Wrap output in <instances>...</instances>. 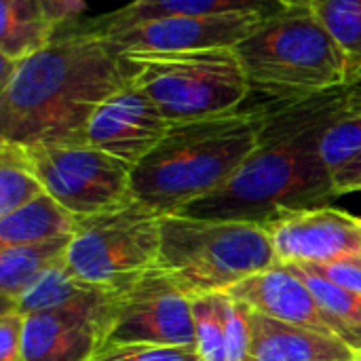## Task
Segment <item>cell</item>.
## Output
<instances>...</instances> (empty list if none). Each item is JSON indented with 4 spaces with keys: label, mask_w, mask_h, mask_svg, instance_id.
I'll list each match as a JSON object with an SVG mask.
<instances>
[{
    "label": "cell",
    "mask_w": 361,
    "mask_h": 361,
    "mask_svg": "<svg viewBox=\"0 0 361 361\" xmlns=\"http://www.w3.org/2000/svg\"><path fill=\"white\" fill-rule=\"evenodd\" d=\"M357 87L271 102L258 144L239 171L214 195L188 205L182 216L269 226L275 220L330 205L332 171L322 157L326 129L353 104Z\"/></svg>",
    "instance_id": "obj_1"
},
{
    "label": "cell",
    "mask_w": 361,
    "mask_h": 361,
    "mask_svg": "<svg viewBox=\"0 0 361 361\" xmlns=\"http://www.w3.org/2000/svg\"><path fill=\"white\" fill-rule=\"evenodd\" d=\"M135 78V66L76 23L15 63L0 82V142L25 148L82 144L95 108Z\"/></svg>",
    "instance_id": "obj_2"
},
{
    "label": "cell",
    "mask_w": 361,
    "mask_h": 361,
    "mask_svg": "<svg viewBox=\"0 0 361 361\" xmlns=\"http://www.w3.org/2000/svg\"><path fill=\"white\" fill-rule=\"evenodd\" d=\"M271 102L224 116L173 125L131 171V195L161 216L220 190L258 144Z\"/></svg>",
    "instance_id": "obj_3"
},
{
    "label": "cell",
    "mask_w": 361,
    "mask_h": 361,
    "mask_svg": "<svg viewBox=\"0 0 361 361\" xmlns=\"http://www.w3.org/2000/svg\"><path fill=\"white\" fill-rule=\"evenodd\" d=\"M252 91L271 102L347 87L345 57L311 6L264 17L237 47Z\"/></svg>",
    "instance_id": "obj_4"
},
{
    "label": "cell",
    "mask_w": 361,
    "mask_h": 361,
    "mask_svg": "<svg viewBox=\"0 0 361 361\" xmlns=\"http://www.w3.org/2000/svg\"><path fill=\"white\" fill-rule=\"evenodd\" d=\"M275 262L273 239L262 224L167 214L161 218V247L152 271L184 296L197 298L226 294Z\"/></svg>",
    "instance_id": "obj_5"
},
{
    "label": "cell",
    "mask_w": 361,
    "mask_h": 361,
    "mask_svg": "<svg viewBox=\"0 0 361 361\" xmlns=\"http://www.w3.org/2000/svg\"><path fill=\"white\" fill-rule=\"evenodd\" d=\"M123 55L135 66L133 82L171 125L239 112L252 93L235 47Z\"/></svg>",
    "instance_id": "obj_6"
},
{
    "label": "cell",
    "mask_w": 361,
    "mask_h": 361,
    "mask_svg": "<svg viewBox=\"0 0 361 361\" xmlns=\"http://www.w3.org/2000/svg\"><path fill=\"white\" fill-rule=\"evenodd\" d=\"M161 218L135 199L80 218L68 245V269L95 288H129L150 273L159 258Z\"/></svg>",
    "instance_id": "obj_7"
},
{
    "label": "cell",
    "mask_w": 361,
    "mask_h": 361,
    "mask_svg": "<svg viewBox=\"0 0 361 361\" xmlns=\"http://www.w3.org/2000/svg\"><path fill=\"white\" fill-rule=\"evenodd\" d=\"M25 150L44 192L76 218L95 216L133 199V167L104 150L89 144H53Z\"/></svg>",
    "instance_id": "obj_8"
},
{
    "label": "cell",
    "mask_w": 361,
    "mask_h": 361,
    "mask_svg": "<svg viewBox=\"0 0 361 361\" xmlns=\"http://www.w3.org/2000/svg\"><path fill=\"white\" fill-rule=\"evenodd\" d=\"M195 347L190 298L154 271L112 294L104 345Z\"/></svg>",
    "instance_id": "obj_9"
},
{
    "label": "cell",
    "mask_w": 361,
    "mask_h": 361,
    "mask_svg": "<svg viewBox=\"0 0 361 361\" xmlns=\"http://www.w3.org/2000/svg\"><path fill=\"white\" fill-rule=\"evenodd\" d=\"M114 290L93 288L59 309L25 317L21 361H91L104 345Z\"/></svg>",
    "instance_id": "obj_10"
},
{
    "label": "cell",
    "mask_w": 361,
    "mask_h": 361,
    "mask_svg": "<svg viewBox=\"0 0 361 361\" xmlns=\"http://www.w3.org/2000/svg\"><path fill=\"white\" fill-rule=\"evenodd\" d=\"M173 125L135 82L114 91L91 114L82 144L104 150L131 167L140 165Z\"/></svg>",
    "instance_id": "obj_11"
},
{
    "label": "cell",
    "mask_w": 361,
    "mask_h": 361,
    "mask_svg": "<svg viewBox=\"0 0 361 361\" xmlns=\"http://www.w3.org/2000/svg\"><path fill=\"white\" fill-rule=\"evenodd\" d=\"M283 264H328L361 256V218L332 205L288 214L267 226Z\"/></svg>",
    "instance_id": "obj_12"
},
{
    "label": "cell",
    "mask_w": 361,
    "mask_h": 361,
    "mask_svg": "<svg viewBox=\"0 0 361 361\" xmlns=\"http://www.w3.org/2000/svg\"><path fill=\"white\" fill-rule=\"evenodd\" d=\"M264 17L262 13H224L201 17H161L99 36L118 53L195 51L237 47Z\"/></svg>",
    "instance_id": "obj_13"
},
{
    "label": "cell",
    "mask_w": 361,
    "mask_h": 361,
    "mask_svg": "<svg viewBox=\"0 0 361 361\" xmlns=\"http://www.w3.org/2000/svg\"><path fill=\"white\" fill-rule=\"evenodd\" d=\"M226 294L254 313L338 338L311 288L292 264L275 262L273 267L239 281Z\"/></svg>",
    "instance_id": "obj_14"
},
{
    "label": "cell",
    "mask_w": 361,
    "mask_h": 361,
    "mask_svg": "<svg viewBox=\"0 0 361 361\" xmlns=\"http://www.w3.org/2000/svg\"><path fill=\"white\" fill-rule=\"evenodd\" d=\"M343 341L250 311V349L245 361H357Z\"/></svg>",
    "instance_id": "obj_15"
},
{
    "label": "cell",
    "mask_w": 361,
    "mask_h": 361,
    "mask_svg": "<svg viewBox=\"0 0 361 361\" xmlns=\"http://www.w3.org/2000/svg\"><path fill=\"white\" fill-rule=\"evenodd\" d=\"M286 6L277 0H131L129 4L89 19L76 21V25L95 36H108L127 30L135 23H144L161 17H201L224 13H262L275 15Z\"/></svg>",
    "instance_id": "obj_16"
},
{
    "label": "cell",
    "mask_w": 361,
    "mask_h": 361,
    "mask_svg": "<svg viewBox=\"0 0 361 361\" xmlns=\"http://www.w3.org/2000/svg\"><path fill=\"white\" fill-rule=\"evenodd\" d=\"M78 220L51 195H40L27 205L0 218V245H32L72 237Z\"/></svg>",
    "instance_id": "obj_17"
},
{
    "label": "cell",
    "mask_w": 361,
    "mask_h": 361,
    "mask_svg": "<svg viewBox=\"0 0 361 361\" xmlns=\"http://www.w3.org/2000/svg\"><path fill=\"white\" fill-rule=\"evenodd\" d=\"M57 34L40 0H0V55L21 61L47 49Z\"/></svg>",
    "instance_id": "obj_18"
},
{
    "label": "cell",
    "mask_w": 361,
    "mask_h": 361,
    "mask_svg": "<svg viewBox=\"0 0 361 361\" xmlns=\"http://www.w3.org/2000/svg\"><path fill=\"white\" fill-rule=\"evenodd\" d=\"M72 237L32 245H0V311L17 298L53 264L66 260Z\"/></svg>",
    "instance_id": "obj_19"
},
{
    "label": "cell",
    "mask_w": 361,
    "mask_h": 361,
    "mask_svg": "<svg viewBox=\"0 0 361 361\" xmlns=\"http://www.w3.org/2000/svg\"><path fill=\"white\" fill-rule=\"evenodd\" d=\"M311 288L334 334L361 355V294L338 288L305 264H292Z\"/></svg>",
    "instance_id": "obj_20"
},
{
    "label": "cell",
    "mask_w": 361,
    "mask_h": 361,
    "mask_svg": "<svg viewBox=\"0 0 361 361\" xmlns=\"http://www.w3.org/2000/svg\"><path fill=\"white\" fill-rule=\"evenodd\" d=\"M311 8L345 57L347 87H361V0H313Z\"/></svg>",
    "instance_id": "obj_21"
},
{
    "label": "cell",
    "mask_w": 361,
    "mask_h": 361,
    "mask_svg": "<svg viewBox=\"0 0 361 361\" xmlns=\"http://www.w3.org/2000/svg\"><path fill=\"white\" fill-rule=\"evenodd\" d=\"M44 195L30 154L23 146L0 142V218Z\"/></svg>",
    "instance_id": "obj_22"
},
{
    "label": "cell",
    "mask_w": 361,
    "mask_h": 361,
    "mask_svg": "<svg viewBox=\"0 0 361 361\" xmlns=\"http://www.w3.org/2000/svg\"><path fill=\"white\" fill-rule=\"evenodd\" d=\"M95 286H89V283L80 281L68 269L66 260H61V262L53 264L51 269H47L17 298V302L11 309H15L23 317H27V315H34V313H42V311H51V309H59L63 305H70L72 300L85 296Z\"/></svg>",
    "instance_id": "obj_23"
},
{
    "label": "cell",
    "mask_w": 361,
    "mask_h": 361,
    "mask_svg": "<svg viewBox=\"0 0 361 361\" xmlns=\"http://www.w3.org/2000/svg\"><path fill=\"white\" fill-rule=\"evenodd\" d=\"M190 307L195 326V347L201 355V361H228L222 294L190 298Z\"/></svg>",
    "instance_id": "obj_24"
},
{
    "label": "cell",
    "mask_w": 361,
    "mask_h": 361,
    "mask_svg": "<svg viewBox=\"0 0 361 361\" xmlns=\"http://www.w3.org/2000/svg\"><path fill=\"white\" fill-rule=\"evenodd\" d=\"M357 154H361V87H357L353 104L326 129L322 137V157L332 176Z\"/></svg>",
    "instance_id": "obj_25"
},
{
    "label": "cell",
    "mask_w": 361,
    "mask_h": 361,
    "mask_svg": "<svg viewBox=\"0 0 361 361\" xmlns=\"http://www.w3.org/2000/svg\"><path fill=\"white\" fill-rule=\"evenodd\" d=\"M91 361H201V355L197 347L110 345L102 347Z\"/></svg>",
    "instance_id": "obj_26"
},
{
    "label": "cell",
    "mask_w": 361,
    "mask_h": 361,
    "mask_svg": "<svg viewBox=\"0 0 361 361\" xmlns=\"http://www.w3.org/2000/svg\"><path fill=\"white\" fill-rule=\"evenodd\" d=\"M224 324H226V351L228 361H245L250 349V309L239 300L222 294Z\"/></svg>",
    "instance_id": "obj_27"
},
{
    "label": "cell",
    "mask_w": 361,
    "mask_h": 361,
    "mask_svg": "<svg viewBox=\"0 0 361 361\" xmlns=\"http://www.w3.org/2000/svg\"><path fill=\"white\" fill-rule=\"evenodd\" d=\"M25 317L15 309L0 311V361H21L23 357Z\"/></svg>",
    "instance_id": "obj_28"
},
{
    "label": "cell",
    "mask_w": 361,
    "mask_h": 361,
    "mask_svg": "<svg viewBox=\"0 0 361 361\" xmlns=\"http://www.w3.org/2000/svg\"><path fill=\"white\" fill-rule=\"evenodd\" d=\"M309 269H313L315 273H319L322 277H326L328 281L336 283L343 290L361 294V256L343 258V260L328 262V264H315Z\"/></svg>",
    "instance_id": "obj_29"
},
{
    "label": "cell",
    "mask_w": 361,
    "mask_h": 361,
    "mask_svg": "<svg viewBox=\"0 0 361 361\" xmlns=\"http://www.w3.org/2000/svg\"><path fill=\"white\" fill-rule=\"evenodd\" d=\"M49 19L59 27L72 25L80 21V13L85 8V0H40Z\"/></svg>",
    "instance_id": "obj_30"
},
{
    "label": "cell",
    "mask_w": 361,
    "mask_h": 361,
    "mask_svg": "<svg viewBox=\"0 0 361 361\" xmlns=\"http://www.w3.org/2000/svg\"><path fill=\"white\" fill-rule=\"evenodd\" d=\"M332 182H334L336 199L345 197V195H351V192H361V154L351 159L338 171H334Z\"/></svg>",
    "instance_id": "obj_31"
},
{
    "label": "cell",
    "mask_w": 361,
    "mask_h": 361,
    "mask_svg": "<svg viewBox=\"0 0 361 361\" xmlns=\"http://www.w3.org/2000/svg\"><path fill=\"white\" fill-rule=\"evenodd\" d=\"M279 4H283L286 8H298V6H311L313 0H277Z\"/></svg>",
    "instance_id": "obj_32"
},
{
    "label": "cell",
    "mask_w": 361,
    "mask_h": 361,
    "mask_svg": "<svg viewBox=\"0 0 361 361\" xmlns=\"http://www.w3.org/2000/svg\"><path fill=\"white\" fill-rule=\"evenodd\" d=\"M357 361H361V357H360V360H357Z\"/></svg>",
    "instance_id": "obj_33"
}]
</instances>
